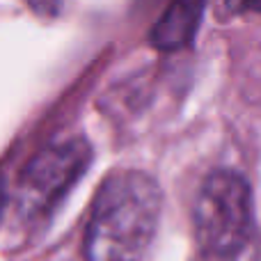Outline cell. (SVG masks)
<instances>
[{"label":"cell","instance_id":"5","mask_svg":"<svg viewBox=\"0 0 261 261\" xmlns=\"http://www.w3.org/2000/svg\"><path fill=\"white\" fill-rule=\"evenodd\" d=\"M227 9L234 14H250V12L261 14V0H227Z\"/></svg>","mask_w":261,"mask_h":261},{"label":"cell","instance_id":"4","mask_svg":"<svg viewBox=\"0 0 261 261\" xmlns=\"http://www.w3.org/2000/svg\"><path fill=\"white\" fill-rule=\"evenodd\" d=\"M206 0H172L151 30V44L161 50H176L186 46L202 21Z\"/></svg>","mask_w":261,"mask_h":261},{"label":"cell","instance_id":"6","mask_svg":"<svg viewBox=\"0 0 261 261\" xmlns=\"http://www.w3.org/2000/svg\"><path fill=\"white\" fill-rule=\"evenodd\" d=\"M39 14H55L60 9V0H28Z\"/></svg>","mask_w":261,"mask_h":261},{"label":"cell","instance_id":"1","mask_svg":"<svg viewBox=\"0 0 261 261\" xmlns=\"http://www.w3.org/2000/svg\"><path fill=\"white\" fill-rule=\"evenodd\" d=\"M163 195L144 172H117L92 204L83 252L87 261H142L161 220Z\"/></svg>","mask_w":261,"mask_h":261},{"label":"cell","instance_id":"3","mask_svg":"<svg viewBox=\"0 0 261 261\" xmlns=\"http://www.w3.org/2000/svg\"><path fill=\"white\" fill-rule=\"evenodd\" d=\"M92 161L85 140H67L41 149L21 172L16 188V211L28 220H39L62 199Z\"/></svg>","mask_w":261,"mask_h":261},{"label":"cell","instance_id":"2","mask_svg":"<svg viewBox=\"0 0 261 261\" xmlns=\"http://www.w3.org/2000/svg\"><path fill=\"white\" fill-rule=\"evenodd\" d=\"M252 234V193L229 170L206 176L195 202V239L202 261H236Z\"/></svg>","mask_w":261,"mask_h":261}]
</instances>
